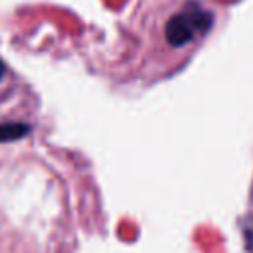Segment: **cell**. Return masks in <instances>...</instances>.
Listing matches in <instances>:
<instances>
[{"mask_svg": "<svg viewBox=\"0 0 253 253\" xmlns=\"http://www.w3.org/2000/svg\"><path fill=\"white\" fill-rule=\"evenodd\" d=\"M213 28V12L204 8L198 0H184L172 8L160 30L162 42L172 51H182L186 47L198 45V42L210 34Z\"/></svg>", "mask_w": 253, "mask_h": 253, "instance_id": "cell-1", "label": "cell"}, {"mask_svg": "<svg viewBox=\"0 0 253 253\" xmlns=\"http://www.w3.org/2000/svg\"><path fill=\"white\" fill-rule=\"evenodd\" d=\"M243 239H245V247L253 253V219H247L243 225Z\"/></svg>", "mask_w": 253, "mask_h": 253, "instance_id": "cell-2", "label": "cell"}, {"mask_svg": "<svg viewBox=\"0 0 253 253\" xmlns=\"http://www.w3.org/2000/svg\"><path fill=\"white\" fill-rule=\"evenodd\" d=\"M4 73H6V67H4V63H2V59H0V79L4 77Z\"/></svg>", "mask_w": 253, "mask_h": 253, "instance_id": "cell-3", "label": "cell"}]
</instances>
